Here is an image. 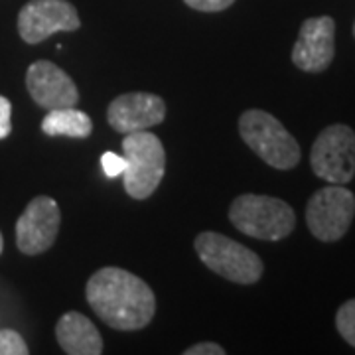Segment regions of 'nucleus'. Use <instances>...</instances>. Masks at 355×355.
<instances>
[{
    "mask_svg": "<svg viewBox=\"0 0 355 355\" xmlns=\"http://www.w3.org/2000/svg\"><path fill=\"white\" fill-rule=\"evenodd\" d=\"M91 310L119 331L146 328L156 314V296L144 280L119 266H103L85 286Z\"/></svg>",
    "mask_w": 355,
    "mask_h": 355,
    "instance_id": "f257e3e1",
    "label": "nucleus"
},
{
    "mask_svg": "<svg viewBox=\"0 0 355 355\" xmlns=\"http://www.w3.org/2000/svg\"><path fill=\"white\" fill-rule=\"evenodd\" d=\"M229 221L247 237L280 241L296 227V214L284 200L261 193H243L231 203Z\"/></svg>",
    "mask_w": 355,
    "mask_h": 355,
    "instance_id": "f03ea898",
    "label": "nucleus"
},
{
    "mask_svg": "<svg viewBox=\"0 0 355 355\" xmlns=\"http://www.w3.org/2000/svg\"><path fill=\"white\" fill-rule=\"evenodd\" d=\"M239 135L265 164L277 170H292L302 158L300 144L286 127L261 109H249L239 116Z\"/></svg>",
    "mask_w": 355,
    "mask_h": 355,
    "instance_id": "7ed1b4c3",
    "label": "nucleus"
},
{
    "mask_svg": "<svg viewBox=\"0 0 355 355\" xmlns=\"http://www.w3.org/2000/svg\"><path fill=\"white\" fill-rule=\"evenodd\" d=\"M125 191L132 200H148L158 190L166 170L164 144L150 130L128 132L123 139Z\"/></svg>",
    "mask_w": 355,
    "mask_h": 355,
    "instance_id": "20e7f679",
    "label": "nucleus"
},
{
    "mask_svg": "<svg viewBox=\"0 0 355 355\" xmlns=\"http://www.w3.org/2000/svg\"><path fill=\"white\" fill-rule=\"evenodd\" d=\"M193 249L211 272L235 284H254L265 272L259 254L216 231H202L193 241Z\"/></svg>",
    "mask_w": 355,
    "mask_h": 355,
    "instance_id": "39448f33",
    "label": "nucleus"
},
{
    "mask_svg": "<svg viewBox=\"0 0 355 355\" xmlns=\"http://www.w3.org/2000/svg\"><path fill=\"white\" fill-rule=\"evenodd\" d=\"M355 217L354 191L330 184L312 193L306 203V225L318 241H340Z\"/></svg>",
    "mask_w": 355,
    "mask_h": 355,
    "instance_id": "423d86ee",
    "label": "nucleus"
},
{
    "mask_svg": "<svg viewBox=\"0 0 355 355\" xmlns=\"http://www.w3.org/2000/svg\"><path fill=\"white\" fill-rule=\"evenodd\" d=\"M310 166L328 184H349L355 176V132L347 125L326 127L312 144Z\"/></svg>",
    "mask_w": 355,
    "mask_h": 355,
    "instance_id": "0eeeda50",
    "label": "nucleus"
},
{
    "mask_svg": "<svg viewBox=\"0 0 355 355\" xmlns=\"http://www.w3.org/2000/svg\"><path fill=\"white\" fill-rule=\"evenodd\" d=\"M62 211L55 200L38 196L26 205L16 221V247L24 254H42L58 239Z\"/></svg>",
    "mask_w": 355,
    "mask_h": 355,
    "instance_id": "6e6552de",
    "label": "nucleus"
},
{
    "mask_svg": "<svg viewBox=\"0 0 355 355\" xmlns=\"http://www.w3.org/2000/svg\"><path fill=\"white\" fill-rule=\"evenodd\" d=\"M81 26L76 6L67 0H30L18 14V32L26 44H40L55 32Z\"/></svg>",
    "mask_w": 355,
    "mask_h": 355,
    "instance_id": "1a4fd4ad",
    "label": "nucleus"
},
{
    "mask_svg": "<svg viewBox=\"0 0 355 355\" xmlns=\"http://www.w3.org/2000/svg\"><path fill=\"white\" fill-rule=\"evenodd\" d=\"M336 55V22L330 16L308 18L292 48V64L306 73L326 71Z\"/></svg>",
    "mask_w": 355,
    "mask_h": 355,
    "instance_id": "9d476101",
    "label": "nucleus"
},
{
    "mask_svg": "<svg viewBox=\"0 0 355 355\" xmlns=\"http://www.w3.org/2000/svg\"><path fill=\"white\" fill-rule=\"evenodd\" d=\"M26 87L36 105L46 111L77 107L79 103V89L73 83V79L62 67H58L48 60L34 62L28 67Z\"/></svg>",
    "mask_w": 355,
    "mask_h": 355,
    "instance_id": "9b49d317",
    "label": "nucleus"
},
{
    "mask_svg": "<svg viewBox=\"0 0 355 355\" xmlns=\"http://www.w3.org/2000/svg\"><path fill=\"white\" fill-rule=\"evenodd\" d=\"M166 119V103L154 93H123L111 101L107 109L109 125L121 132H139L160 125Z\"/></svg>",
    "mask_w": 355,
    "mask_h": 355,
    "instance_id": "f8f14e48",
    "label": "nucleus"
},
{
    "mask_svg": "<svg viewBox=\"0 0 355 355\" xmlns=\"http://www.w3.org/2000/svg\"><path fill=\"white\" fill-rule=\"evenodd\" d=\"M55 340L69 355H101L103 338L97 326L79 312H65L55 324Z\"/></svg>",
    "mask_w": 355,
    "mask_h": 355,
    "instance_id": "ddd939ff",
    "label": "nucleus"
},
{
    "mask_svg": "<svg viewBox=\"0 0 355 355\" xmlns=\"http://www.w3.org/2000/svg\"><path fill=\"white\" fill-rule=\"evenodd\" d=\"M42 130L48 137H67V139H87L93 132V121L87 113L76 107L51 109L42 121Z\"/></svg>",
    "mask_w": 355,
    "mask_h": 355,
    "instance_id": "4468645a",
    "label": "nucleus"
},
{
    "mask_svg": "<svg viewBox=\"0 0 355 355\" xmlns=\"http://www.w3.org/2000/svg\"><path fill=\"white\" fill-rule=\"evenodd\" d=\"M336 328L345 342L355 347V298L343 302L336 314Z\"/></svg>",
    "mask_w": 355,
    "mask_h": 355,
    "instance_id": "2eb2a0df",
    "label": "nucleus"
},
{
    "mask_svg": "<svg viewBox=\"0 0 355 355\" xmlns=\"http://www.w3.org/2000/svg\"><path fill=\"white\" fill-rule=\"evenodd\" d=\"M30 352L24 338L14 330H0V355H26Z\"/></svg>",
    "mask_w": 355,
    "mask_h": 355,
    "instance_id": "dca6fc26",
    "label": "nucleus"
},
{
    "mask_svg": "<svg viewBox=\"0 0 355 355\" xmlns=\"http://www.w3.org/2000/svg\"><path fill=\"white\" fill-rule=\"evenodd\" d=\"M101 166L103 172H105L107 176L116 178L123 176V172H125V168H127V160H125V156H119V154L114 153H105L101 156Z\"/></svg>",
    "mask_w": 355,
    "mask_h": 355,
    "instance_id": "f3484780",
    "label": "nucleus"
},
{
    "mask_svg": "<svg viewBox=\"0 0 355 355\" xmlns=\"http://www.w3.org/2000/svg\"><path fill=\"white\" fill-rule=\"evenodd\" d=\"M184 2L200 12H221L229 8L235 0H184Z\"/></svg>",
    "mask_w": 355,
    "mask_h": 355,
    "instance_id": "a211bd4d",
    "label": "nucleus"
},
{
    "mask_svg": "<svg viewBox=\"0 0 355 355\" xmlns=\"http://www.w3.org/2000/svg\"><path fill=\"white\" fill-rule=\"evenodd\" d=\"M12 132V103L0 95V140Z\"/></svg>",
    "mask_w": 355,
    "mask_h": 355,
    "instance_id": "6ab92c4d",
    "label": "nucleus"
},
{
    "mask_svg": "<svg viewBox=\"0 0 355 355\" xmlns=\"http://www.w3.org/2000/svg\"><path fill=\"white\" fill-rule=\"evenodd\" d=\"M184 355H225V349L214 342H200L184 349Z\"/></svg>",
    "mask_w": 355,
    "mask_h": 355,
    "instance_id": "aec40b11",
    "label": "nucleus"
},
{
    "mask_svg": "<svg viewBox=\"0 0 355 355\" xmlns=\"http://www.w3.org/2000/svg\"><path fill=\"white\" fill-rule=\"evenodd\" d=\"M2 249H4V239H2V233H0V253H2Z\"/></svg>",
    "mask_w": 355,
    "mask_h": 355,
    "instance_id": "412c9836",
    "label": "nucleus"
},
{
    "mask_svg": "<svg viewBox=\"0 0 355 355\" xmlns=\"http://www.w3.org/2000/svg\"><path fill=\"white\" fill-rule=\"evenodd\" d=\"M354 36H355V22H354Z\"/></svg>",
    "mask_w": 355,
    "mask_h": 355,
    "instance_id": "4be33fe9",
    "label": "nucleus"
}]
</instances>
